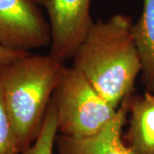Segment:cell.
<instances>
[{"label": "cell", "mask_w": 154, "mask_h": 154, "mask_svg": "<svg viewBox=\"0 0 154 154\" xmlns=\"http://www.w3.org/2000/svg\"><path fill=\"white\" fill-rule=\"evenodd\" d=\"M27 53H28V52L9 49V48L5 47V46L0 45V63L16 59L17 57H20L22 56L27 54Z\"/></svg>", "instance_id": "obj_11"}, {"label": "cell", "mask_w": 154, "mask_h": 154, "mask_svg": "<svg viewBox=\"0 0 154 154\" xmlns=\"http://www.w3.org/2000/svg\"><path fill=\"white\" fill-rule=\"evenodd\" d=\"M64 68L50 53L28 52L0 63V91L22 152L38 137Z\"/></svg>", "instance_id": "obj_2"}, {"label": "cell", "mask_w": 154, "mask_h": 154, "mask_svg": "<svg viewBox=\"0 0 154 154\" xmlns=\"http://www.w3.org/2000/svg\"><path fill=\"white\" fill-rule=\"evenodd\" d=\"M47 12L51 28L50 54L64 63L82 44L94 21L91 0H35Z\"/></svg>", "instance_id": "obj_5"}, {"label": "cell", "mask_w": 154, "mask_h": 154, "mask_svg": "<svg viewBox=\"0 0 154 154\" xmlns=\"http://www.w3.org/2000/svg\"><path fill=\"white\" fill-rule=\"evenodd\" d=\"M57 118V132L84 137L99 132L116 114L82 75L65 67L51 98Z\"/></svg>", "instance_id": "obj_3"}, {"label": "cell", "mask_w": 154, "mask_h": 154, "mask_svg": "<svg viewBox=\"0 0 154 154\" xmlns=\"http://www.w3.org/2000/svg\"><path fill=\"white\" fill-rule=\"evenodd\" d=\"M22 152L11 116L0 91V154H21Z\"/></svg>", "instance_id": "obj_10"}, {"label": "cell", "mask_w": 154, "mask_h": 154, "mask_svg": "<svg viewBox=\"0 0 154 154\" xmlns=\"http://www.w3.org/2000/svg\"><path fill=\"white\" fill-rule=\"evenodd\" d=\"M0 45L30 52L51 45V28L35 0H0Z\"/></svg>", "instance_id": "obj_4"}, {"label": "cell", "mask_w": 154, "mask_h": 154, "mask_svg": "<svg viewBox=\"0 0 154 154\" xmlns=\"http://www.w3.org/2000/svg\"><path fill=\"white\" fill-rule=\"evenodd\" d=\"M132 27L131 18L122 14L94 22L72 57V67L116 109L128 99L142 70Z\"/></svg>", "instance_id": "obj_1"}, {"label": "cell", "mask_w": 154, "mask_h": 154, "mask_svg": "<svg viewBox=\"0 0 154 154\" xmlns=\"http://www.w3.org/2000/svg\"><path fill=\"white\" fill-rule=\"evenodd\" d=\"M132 33L140 57L142 70L150 82H154V0H143V11Z\"/></svg>", "instance_id": "obj_8"}, {"label": "cell", "mask_w": 154, "mask_h": 154, "mask_svg": "<svg viewBox=\"0 0 154 154\" xmlns=\"http://www.w3.org/2000/svg\"><path fill=\"white\" fill-rule=\"evenodd\" d=\"M129 107V99H125L118 107L114 118L94 134L84 137L57 135L58 154H137L122 139Z\"/></svg>", "instance_id": "obj_6"}, {"label": "cell", "mask_w": 154, "mask_h": 154, "mask_svg": "<svg viewBox=\"0 0 154 154\" xmlns=\"http://www.w3.org/2000/svg\"><path fill=\"white\" fill-rule=\"evenodd\" d=\"M57 118L55 107L50 102L38 137L28 149L21 154H53L57 135Z\"/></svg>", "instance_id": "obj_9"}, {"label": "cell", "mask_w": 154, "mask_h": 154, "mask_svg": "<svg viewBox=\"0 0 154 154\" xmlns=\"http://www.w3.org/2000/svg\"><path fill=\"white\" fill-rule=\"evenodd\" d=\"M130 108L128 146L137 154H154V94L135 99Z\"/></svg>", "instance_id": "obj_7"}]
</instances>
